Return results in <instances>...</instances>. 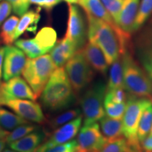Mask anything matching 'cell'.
Returning a JSON list of instances; mask_svg holds the SVG:
<instances>
[{
    "mask_svg": "<svg viewBox=\"0 0 152 152\" xmlns=\"http://www.w3.org/2000/svg\"><path fill=\"white\" fill-rule=\"evenodd\" d=\"M88 19V38L103 52L109 65L126 52L128 42L120 37L110 25L86 13Z\"/></svg>",
    "mask_w": 152,
    "mask_h": 152,
    "instance_id": "cell-1",
    "label": "cell"
},
{
    "mask_svg": "<svg viewBox=\"0 0 152 152\" xmlns=\"http://www.w3.org/2000/svg\"><path fill=\"white\" fill-rule=\"evenodd\" d=\"M42 106L47 110L58 111L73 105L75 95L64 67L53 72L40 95Z\"/></svg>",
    "mask_w": 152,
    "mask_h": 152,
    "instance_id": "cell-2",
    "label": "cell"
},
{
    "mask_svg": "<svg viewBox=\"0 0 152 152\" xmlns=\"http://www.w3.org/2000/svg\"><path fill=\"white\" fill-rule=\"evenodd\" d=\"M152 104V100L130 96L126 102L122 118L123 133L127 142V152H142L137 137V128L140 118L147 107Z\"/></svg>",
    "mask_w": 152,
    "mask_h": 152,
    "instance_id": "cell-3",
    "label": "cell"
},
{
    "mask_svg": "<svg viewBox=\"0 0 152 152\" xmlns=\"http://www.w3.org/2000/svg\"><path fill=\"white\" fill-rule=\"evenodd\" d=\"M125 90L131 96L152 100V81L126 51L121 55Z\"/></svg>",
    "mask_w": 152,
    "mask_h": 152,
    "instance_id": "cell-4",
    "label": "cell"
},
{
    "mask_svg": "<svg viewBox=\"0 0 152 152\" xmlns=\"http://www.w3.org/2000/svg\"><path fill=\"white\" fill-rule=\"evenodd\" d=\"M56 68L49 54L27 58L22 74L37 99L40 96L44 87Z\"/></svg>",
    "mask_w": 152,
    "mask_h": 152,
    "instance_id": "cell-5",
    "label": "cell"
},
{
    "mask_svg": "<svg viewBox=\"0 0 152 152\" xmlns=\"http://www.w3.org/2000/svg\"><path fill=\"white\" fill-rule=\"evenodd\" d=\"M106 86L102 81L94 83L80 99V107L84 116V125L99 121L105 115L104 101Z\"/></svg>",
    "mask_w": 152,
    "mask_h": 152,
    "instance_id": "cell-6",
    "label": "cell"
},
{
    "mask_svg": "<svg viewBox=\"0 0 152 152\" xmlns=\"http://www.w3.org/2000/svg\"><path fill=\"white\" fill-rule=\"evenodd\" d=\"M65 71L73 90L80 92L90 85L93 79V71L85 58L82 49L76 51L65 64Z\"/></svg>",
    "mask_w": 152,
    "mask_h": 152,
    "instance_id": "cell-7",
    "label": "cell"
},
{
    "mask_svg": "<svg viewBox=\"0 0 152 152\" xmlns=\"http://www.w3.org/2000/svg\"><path fill=\"white\" fill-rule=\"evenodd\" d=\"M77 152H100L107 140L100 130L99 125L95 123L84 125L76 139Z\"/></svg>",
    "mask_w": 152,
    "mask_h": 152,
    "instance_id": "cell-8",
    "label": "cell"
},
{
    "mask_svg": "<svg viewBox=\"0 0 152 152\" xmlns=\"http://www.w3.org/2000/svg\"><path fill=\"white\" fill-rule=\"evenodd\" d=\"M37 99L27 82L20 76L11 78L0 85V106L10 99Z\"/></svg>",
    "mask_w": 152,
    "mask_h": 152,
    "instance_id": "cell-9",
    "label": "cell"
},
{
    "mask_svg": "<svg viewBox=\"0 0 152 152\" xmlns=\"http://www.w3.org/2000/svg\"><path fill=\"white\" fill-rule=\"evenodd\" d=\"M26 54L17 47L9 45L5 47L4 56L2 77L4 81L19 76L26 66Z\"/></svg>",
    "mask_w": 152,
    "mask_h": 152,
    "instance_id": "cell-10",
    "label": "cell"
},
{
    "mask_svg": "<svg viewBox=\"0 0 152 152\" xmlns=\"http://www.w3.org/2000/svg\"><path fill=\"white\" fill-rule=\"evenodd\" d=\"M2 105L10 108L17 115L28 121L43 123L46 121L41 106L33 100L10 99L4 102Z\"/></svg>",
    "mask_w": 152,
    "mask_h": 152,
    "instance_id": "cell-11",
    "label": "cell"
},
{
    "mask_svg": "<svg viewBox=\"0 0 152 152\" xmlns=\"http://www.w3.org/2000/svg\"><path fill=\"white\" fill-rule=\"evenodd\" d=\"M65 37L70 39L80 49L84 45L86 37L85 23L78 7L73 4L69 5L67 31Z\"/></svg>",
    "mask_w": 152,
    "mask_h": 152,
    "instance_id": "cell-12",
    "label": "cell"
},
{
    "mask_svg": "<svg viewBox=\"0 0 152 152\" xmlns=\"http://www.w3.org/2000/svg\"><path fill=\"white\" fill-rule=\"evenodd\" d=\"M79 4L85 9L86 13L99 19L104 20L113 28L123 40L128 42L130 35L125 33L123 30L115 23L109 13L104 7L101 0H80Z\"/></svg>",
    "mask_w": 152,
    "mask_h": 152,
    "instance_id": "cell-13",
    "label": "cell"
},
{
    "mask_svg": "<svg viewBox=\"0 0 152 152\" xmlns=\"http://www.w3.org/2000/svg\"><path fill=\"white\" fill-rule=\"evenodd\" d=\"M83 118V116L80 114L75 119L56 128L49 140L46 142L47 148L50 149L58 144L66 143L73 140L77 135L80 128Z\"/></svg>",
    "mask_w": 152,
    "mask_h": 152,
    "instance_id": "cell-14",
    "label": "cell"
},
{
    "mask_svg": "<svg viewBox=\"0 0 152 152\" xmlns=\"http://www.w3.org/2000/svg\"><path fill=\"white\" fill-rule=\"evenodd\" d=\"M78 49L71 39L65 37L56 43L50 51V56L56 68L64 67Z\"/></svg>",
    "mask_w": 152,
    "mask_h": 152,
    "instance_id": "cell-15",
    "label": "cell"
},
{
    "mask_svg": "<svg viewBox=\"0 0 152 152\" xmlns=\"http://www.w3.org/2000/svg\"><path fill=\"white\" fill-rule=\"evenodd\" d=\"M82 50L91 68L102 75H106L109 65L102 49L96 45L89 42Z\"/></svg>",
    "mask_w": 152,
    "mask_h": 152,
    "instance_id": "cell-16",
    "label": "cell"
},
{
    "mask_svg": "<svg viewBox=\"0 0 152 152\" xmlns=\"http://www.w3.org/2000/svg\"><path fill=\"white\" fill-rule=\"evenodd\" d=\"M139 6L140 0H123L118 25L125 33L129 35L133 32V26L137 14Z\"/></svg>",
    "mask_w": 152,
    "mask_h": 152,
    "instance_id": "cell-17",
    "label": "cell"
},
{
    "mask_svg": "<svg viewBox=\"0 0 152 152\" xmlns=\"http://www.w3.org/2000/svg\"><path fill=\"white\" fill-rule=\"evenodd\" d=\"M45 138V133L40 130H34L23 137L9 144L11 149L18 152H33Z\"/></svg>",
    "mask_w": 152,
    "mask_h": 152,
    "instance_id": "cell-18",
    "label": "cell"
},
{
    "mask_svg": "<svg viewBox=\"0 0 152 152\" xmlns=\"http://www.w3.org/2000/svg\"><path fill=\"white\" fill-rule=\"evenodd\" d=\"M99 128L107 142H111L123 137V121L122 119L112 118L104 115L99 121Z\"/></svg>",
    "mask_w": 152,
    "mask_h": 152,
    "instance_id": "cell-19",
    "label": "cell"
},
{
    "mask_svg": "<svg viewBox=\"0 0 152 152\" xmlns=\"http://www.w3.org/2000/svg\"><path fill=\"white\" fill-rule=\"evenodd\" d=\"M33 39L37 45L44 54H46L52 50L55 46L57 40L56 32L51 27H44L38 32Z\"/></svg>",
    "mask_w": 152,
    "mask_h": 152,
    "instance_id": "cell-20",
    "label": "cell"
},
{
    "mask_svg": "<svg viewBox=\"0 0 152 152\" xmlns=\"http://www.w3.org/2000/svg\"><path fill=\"white\" fill-rule=\"evenodd\" d=\"M40 19L39 11H29L23 15L15 30L14 39H18L24 32H35L37 25Z\"/></svg>",
    "mask_w": 152,
    "mask_h": 152,
    "instance_id": "cell-21",
    "label": "cell"
},
{
    "mask_svg": "<svg viewBox=\"0 0 152 152\" xmlns=\"http://www.w3.org/2000/svg\"><path fill=\"white\" fill-rule=\"evenodd\" d=\"M109 70V77L106 90L116 88H124L123 83V68L122 56H120L111 64Z\"/></svg>",
    "mask_w": 152,
    "mask_h": 152,
    "instance_id": "cell-22",
    "label": "cell"
},
{
    "mask_svg": "<svg viewBox=\"0 0 152 152\" xmlns=\"http://www.w3.org/2000/svg\"><path fill=\"white\" fill-rule=\"evenodd\" d=\"M19 18L16 16H11L4 23L0 31V42L7 46L12 45L14 42V33Z\"/></svg>",
    "mask_w": 152,
    "mask_h": 152,
    "instance_id": "cell-23",
    "label": "cell"
},
{
    "mask_svg": "<svg viewBox=\"0 0 152 152\" xmlns=\"http://www.w3.org/2000/svg\"><path fill=\"white\" fill-rule=\"evenodd\" d=\"M29 123L8 110L0 108V126L4 130H13L19 125Z\"/></svg>",
    "mask_w": 152,
    "mask_h": 152,
    "instance_id": "cell-24",
    "label": "cell"
},
{
    "mask_svg": "<svg viewBox=\"0 0 152 152\" xmlns=\"http://www.w3.org/2000/svg\"><path fill=\"white\" fill-rule=\"evenodd\" d=\"M152 125V104L149 105L142 113L137 128V137L140 142L149 136Z\"/></svg>",
    "mask_w": 152,
    "mask_h": 152,
    "instance_id": "cell-25",
    "label": "cell"
},
{
    "mask_svg": "<svg viewBox=\"0 0 152 152\" xmlns=\"http://www.w3.org/2000/svg\"><path fill=\"white\" fill-rule=\"evenodd\" d=\"M151 14L152 0H142L141 3L139 6L137 14L134 20L133 32L141 28Z\"/></svg>",
    "mask_w": 152,
    "mask_h": 152,
    "instance_id": "cell-26",
    "label": "cell"
},
{
    "mask_svg": "<svg viewBox=\"0 0 152 152\" xmlns=\"http://www.w3.org/2000/svg\"><path fill=\"white\" fill-rule=\"evenodd\" d=\"M15 45L21 49L24 54L30 58H34L44 55L42 52L34 42L33 39H18L15 42Z\"/></svg>",
    "mask_w": 152,
    "mask_h": 152,
    "instance_id": "cell-27",
    "label": "cell"
},
{
    "mask_svg": "<svg viewBox=\"0 0 152 152\" xmlns=\"http://www.w3.org/2000/svg\"><path fill=\"white\" fill-rule=\"evenodd\" d=\"M37 126H35V125L30 124L29 123L19 125L16 128H14V130L11 133H9V134L6 137L7 144H9L11 142L16 141V140L23 137L24 136L27 135L28 134L33 132L34 130H37Z\"/></svg>",
    "mask_w": 152,
    "mask_h": 152,
    "instance_id": "cell-28",
    "label": "cell"
},
{
    "mask_svg": "<svg viewBox=\"0 0 152 152\" xmlns=\"http://www.w3.org/2000/svg\"><path fill=\"white\" fill-rule=\"evenodd\" d=\"M125 106H126V102L114 103L106 99H104V101L105 113L107 116L112 118L122 119L125 110Z\"/></svg>",
    "mask_w": 152,
    "mask_h": 152,
    "instance_id": "cell-29",
    "label": "cell"
},
{
    "mask_svg": "<svg viewBox=\"0 0 152 152\" xmlns=\"http://www.w3.org/2000/svg\"><path fill=\"white\" fill-rule=\"evenodd\" d=\"M80 114L81 110L77 109V108L68 110V111L64 112L60 115H57L54 118H53L51 121L50 126L54 129L59 128L63 125L66 124V123L71 121L72 120L75 119V118H77Z\"/></svg>",
    "mask_w": 152,
    "mask_h": 152,
    "instance_id": "cell-30",
    "label": "cell"
},
{
    "mask_svg": "<svg viewBox=\"0 0 152 152\" xmlns=\"http://www.w3.org/2000/svg\"><path fill=\"white\" fill-rule=\"evenodd\" d=\"M101 1L113 18L115 23L118 25L120 13L123 7V0H101Z\"/></svg>",
    "mask_w": 152,
    "mask_h": 152,
    "instance_id": "cell-31",
    "label": "cell"
},
{
    "mask_svg": "<svg viewBox=\"0 0 152 152\" xmlns=\"http://www.w3.org/2000/svg\"><path fill=\"white\" fill-rule=\"evenodd\" d=\"M100 152H127V142L124 137L108 142Z\"/></svg>",
    "mask_w": 152,
    "mask_h": 152,
    "instance_id": "cell-32",
    "label": "cell"
},
{
    "mask_svg": "<svg viewBox=\"0 0 152 152\" xmlns=\"http://www.w3.org/2000/svg\"><path fill=\"white\" fill-rule=\"evenodd\" d=\"M126 92L124 88H116L111 90H106L104 99L109 100L114 103L126 102Z\"/></svg>",
    "mask_w": 152,
    "mask_h": 152,
    "instance_id": "cell-33",
    "label": "cell"
},
{
    "mask_svg": "<svg viewBox=\"0 0 152 152\" xmlns=\"http://www.w3.org/2000/svg\"><path fill=\"white\" fill-rule=\"evenodd\" d=\"M9 1L12 7L13 11L18 16H22L26 13L29 9V0H7Z\"/></svg>",
    "mask_w": 152,
    "mask_h": 152,
    "instance_id": "cell-34",
    "label": "cell"
},
{
    "mask_svg": "<svg viewBox=\"0 0 152 152\" xmlns=\"http://www.w3.org/2000/svg\"><path fill=\"white\" fill-rule=\"evenodd\" d=\"M77 143L76 140H72L66 143L58 144L48 149L46 152H77Z\"/></svg>",
    "mask_w": 152,
    "mask_h": 152,
    "instance_id": "cell-35",
    "label": "cell"
},
{
    "mask_svg": "<svg viewBox=\"0 0 152 152\" xmlns=\"http://www.w3.org/2000/svg\"><path fill=\"white\" fill-rule=\"evenodd\" d=\"M11 5L9 1H3L0 3V26L11 13Z\"/></svg>",
    "mask_w": 152,
    "mask_h": 152,
    "instance_id": "cell-36",
    "label": "cell"
},
{
    "mask_svg": "<svg viewBox=\"0 0 152 152\" xmlns=\"http://www.w3.org/2000/svg\"><path fill=\"white\" fill-rule=\"evenodd\" d=\"M143 65L149 77L152 80V52L144 58Z\"/></svg>",
    "mask_w": 152,
    "mask_h": 152,
    "instance_id": "cell-37",
    "label": "cell"
},
{
    "mask_svg": "<svg viewBox=\"0 0 152 152\" xmlns=\"http://www.w3.org/2000/svg\"><path fill=\"white\" fill-rule=\"evenodd\" d=\"M142 152H152V136H148L140 142Z\"/></svg>",
    "mask_w": 152,
    "mask_h": 152,
    "instance_id": "cell-38",
    "label": "cell"
},
{
    "mask_svg": "<svg viewBox=\"0 0 152 152\" xmlns=\"http://www.w3.org/2000/svg\"><path fill=\"white\" fill-rule=\"evenodd\" d=\"M5 47H0V85L1 84V77H2V68L4 56Z\"/></svg>",
    "mask_w": 152,
    "mask_h": 152,
    "instance_id": "cell-39",
    "label": "cell"
},
{
    "mask_svg": "<svg viewBox=\"0 0 152 152\" xmlns=\"http://www.w3.org/2000/svg\"><path fill=\"white\" fill-rule=\"evenodd\" d=\"M29 1L30 3L35 4L44 9L45 8V6H46V0H29Z\"/></svg>",
    "mask_w": 152,
    "mask_h": 152,
    "instance_id": "cell-40",
    "label": "cell"
},
{
    "mask_svg": "<svg viewBox=\"0 0 152 152\" xmlns=\"http://www.w3.org/2000/svg\"><path fill=\"white\" fill-rule=\"evenodd\" d=\"M47 149H48V148H47V143H44L40 144L37 148H36L33 152H46Z\"/></svg>",
    "mask_w": 152,
    "mask_h": 152,
    "instance_id": "cell-41",
    "label": "cell"
},
{
    "mask_svg": "<svg viewBox=\"0 0 152 152\" xmlns=\"http://www.w3.org/2000/svg\"><path fill=\"white\" fill-rule=\"evenodd\" d=\"M9 132L8 131L4 130V129L0 126V140H2V139L7 137V135L9 134Z\"/></svg>",
    "mask_w": 152,
    "mask_h": 152,
    "instance_id": "cell-42",
    "label": "cell"
},
{
    "mask_svg": "<svg viewBox=\"0 0 152 152\" xmlns=\"http://www.w3.org/2000/svg\"><path fill=\"white\" fill-rule=\"evenodd\" d=\"M6 144H7V142H6V138H4L2 140H0V152H2L4 149Z\"/></svg>",
    "mask_w": 152,
    "mask_h": 152,
    "instance_id": "cell-43",
    "label": "cell"
},
{
    "mask_svg": "<svg viewBox=\"0 0 152 152\" xmlns=\"http://www.w3.org/2000/svg\"><path fill=\"white\" fill-rule=\"evenodd\" d=\"M64 1H66L70 4H78L80 0H64Z\"/></svg>",
    "mask_w": 152,
    "mask_h": 152,
    "instance_id": "cell-44",
    "label": "cell"
},
{
    "mask_svg": "<svg viewBox=\"0 0 152 152\" xmlns=\"http://www.w3.org/2000/svg\"><path fill=\"white\" fill-rule=\"evenodd\" d=\"M2 152H18V151H14V150H13V149H5V150H3V151H2Z\"/></svg>",
    "mask_w": 152,
    "mask_h": 152,
    "instance_id": "cell-45",
    "label": "cell"
},
{
    "mask_svg": "<svg viewBox=\"0 0 152 152\" xmlns=\"http://www.w3.org/2000/svg\"><path fill=\"white\" fill-rule=\"evenodd\" d=\"M149 136H152V125H151V130H150Z\"/></svg>",
    "mask_w": 152,
    "mask_h": 152,
    "instance_id": "cell-46",
    "label": "cell"
},
{
    "mask_svg": "<svg viewBox=\"0 0 152 152\" xmlns=\"http://www.w3.org/2000/svg\"><path fill=\"white\" fill-rule=\"evenodd\" d=\"M0 1H1V0H0Z\"/></svg>",
    "mask_w": 152,
    "mask_h": 152,
    "instance_id": "cell-47",
    "label": "cell"
}]
</instances>
